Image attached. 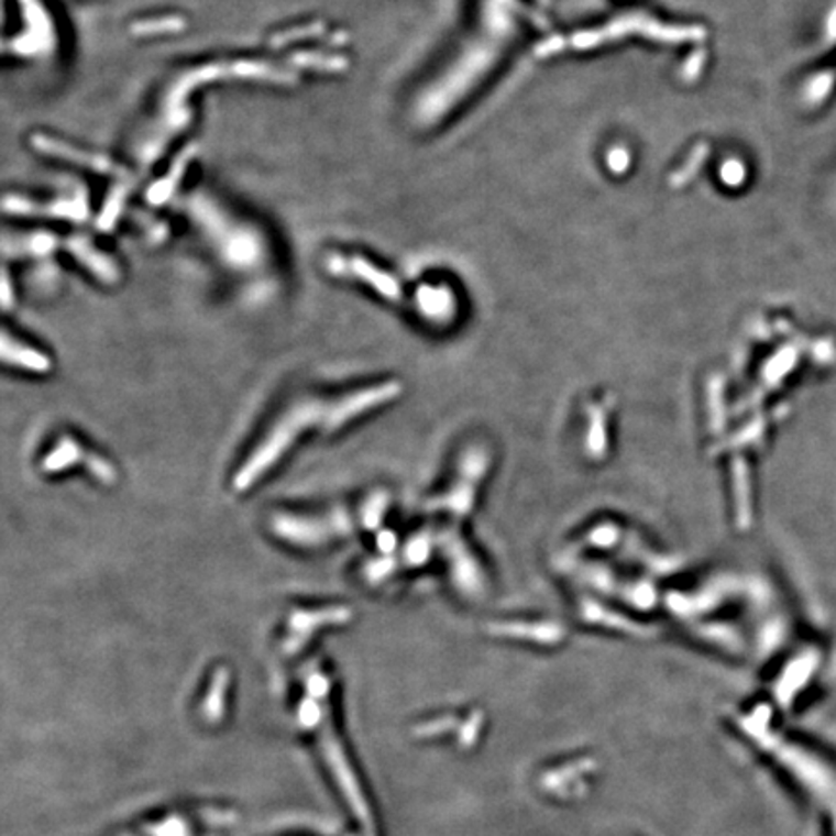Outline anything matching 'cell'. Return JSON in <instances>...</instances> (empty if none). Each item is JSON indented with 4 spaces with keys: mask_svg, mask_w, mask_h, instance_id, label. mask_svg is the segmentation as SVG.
I'll return each mask as SVG.
<instances>
[{
    "mask_svg": "<svg viewBox=\"0 0 836 836\" xmlns=\"http://www.w3.org/2000/svg\"><path fill=\"white\" fill-rule=\"evenodd\" d=\"M305 685L306 700L300 705V721L308 730L312 728L316 732L323 763L328 767L331 779L336 780L349 812L353 813L354 820L359 823L362 836H380L378 820L372 810L371 800L356 777L353 761L346 756L343 741L339 738L336 724L331 718L330 705H328V692H330L328 678L318 668H306Z\"/></svg>",
    "mask_w": 836,
    "mask_h": 836,
    "instance_id": "2",
    "label": "cell"
},
{
    "mask_svg": "<svg viewBox=\"0 0 836 836\" xmlns=\"http://www.w3.org/2000/svg\"><path fill=\"white\" fill-rule=\"evenodd\" d=\"M229 680H231V674L227 668H218L213 672L206 700L201 703V716L209 724L219 723L226 715V695L227 690H229Z\"/></svg>",
    "mask_w": 836,
    "mask_h": 836,
    "instance_id": "5",
    "label": "cell"
},
{
    "mask_svg": "<svg viewBox=\"0 0 836 836\" xmlns=\"http://www.w3.org/2000/svg\"><path fill=\"white\" fill-rule=\"evenodd\" d=\"M0 362L28 372H35V374H45L51 371V359L47 354L40 353L24 343H18L16 339L9 338L2 331H0Z\"/></svg>",
    "mask_w": 836,
    "mask_h": 836,
    "instance_id": "4",
    "label": "cell"
},
{
    "mask_svg": "<svg viewBox=\"0 0 836 836\" xmlns=\"http://www.w3.org/2000/svg\"><path fill=\"white\" fill-rule=\"evenodd\" d=\"M736 730L817 817L823 835L836 836V759L792 732H787L765 705L740 711Z\"/></svg>",
    "mask_w": 836,
    "mask_h": 836,
    "instance_id": "1",
    "label": "cell"
},
{
    "mask_svg": "<svg viewBox=\"0 0 836 836\" xmlns=\"http://www.w3.org/2000/svg\"><path fill=\"white\" fill-rule=\"evenodd\" d=\"M80 461L86 463L91 475H96L103 484H113L117 479V471L114 466L105 461L103 458H99L96 453H88V451L81 448L80 443L73 440V438H63L58 440L57 446L53 448V451L48 453L47 458L43 459V471L45 473H61L66 471L70 466L78 465Z\"/></svg>",
    "mask_w": 836,
    "mask_h": 836,
    "instance_id": "3",
    "label": "cell"
}]
</instances>
